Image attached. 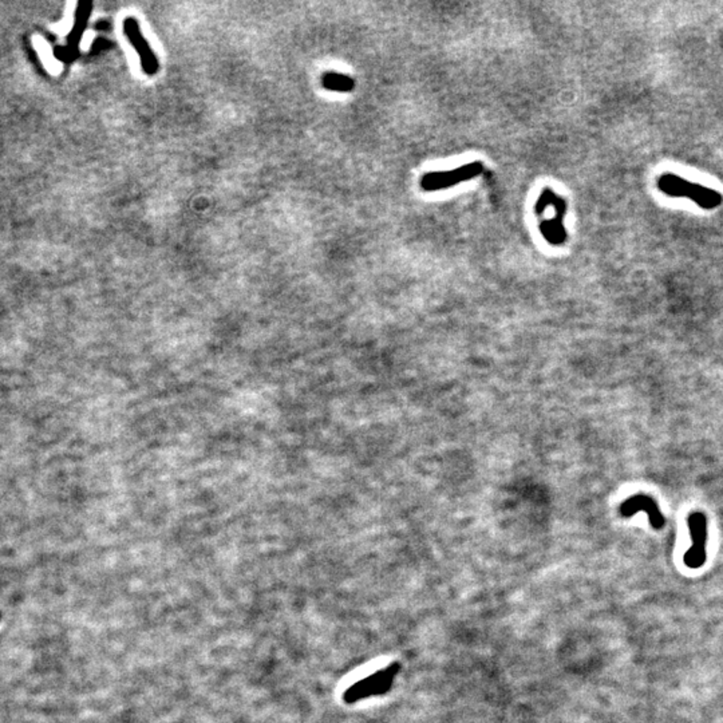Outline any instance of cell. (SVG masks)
<instances>
[{
	"instance_id": "obj_1",
	"label": "cell",
	"mask_w": 723,
	"mask_h": 723,
	"mask_svg": "<svg viewBox=\"0 0 723 723\" xmlns=\"http://www.w3.org/2000/svg\"><path fill=\"white\" fill-rule=\"evenodd\" d=\"M658 188L670 197H682L694 201L703 209H714L721 205L722 196L708 186L690 182L675 174H662L658 179Z\"/></svg>"
},
{
	"instance_id": "obj_2",
	"label": "cell",
	"mask_w": 723,
	"mask_h": 723,
	"mask_svg": "<svg viewBox=\"0 0 723 723\" xmlns=\"http://www.w3.org/2000/svg\"><path fill=\"white\" fill-rule=\"evenodd\" d=\"M401 671V665L398 662L390 663L388 667L376 671L374 674L355 682L343 693V700L347 705H354L359 700L388 694L392 689L394 681Z\"/></svg>"
},
{
	"instance_id": "obj_3",
	"label": "cell",
	"mask_w": 723,
	"mask_h": 723,
	"mask_svg": "<svg viewBox=\"0 0 723 723\" xmlns=\"http://www.w3.org/2000/svg\"><path fill=\"white\" fill-rule=\"evenodd\" d=\"M693 545L683 556V563L690 570H699L706 563L708 518L702 512H693L687 518Z\"/></svg>"
},
{
	"instance_id": "obj_4",
	"label": "cell",
	"mask_w": 723,
	"mask_h": 723,
	"mask_svg": "<svg viewBox=\"0 0 723 723\" xmlns=\"http://www.w3.org/2000/svg\"><path fill=\"white\" fill-rule=\"evenodd\" d=\"M484 172V165L478 161L457 167L449 172H431L422 177L421 186L426 192L447 189L454 185H459L462 181H469L480 176Z\"/></svg>"
},
{
	"instance_id": "obj_5",
	"label": "cell",
	"mask_w": 723,
	"mask_h": 723,
	"mask_svg": "<svg viewBox=\"0 0 723 723\" xmlns=\"http://www.w3.org/2000/svg\"><path fill=\"white\" fill-rule=\"evenodd\" d=\"M124 32H125L127 41L130 42V44L139 53V60H141V66H142L143 72H146L148 75L157 74L158 68H160L158 59H157V56L154 54L153 50L151 49L148 41L143 38L137 19L126 18L125 22H124Z\"/></svg>"
},
{
	"instance_id": "obj_6",
	"label": "cell",
	"mask_w": 723,
	"mask_h": 723,
	"mask_svg": "<svg viewBox=\"0 0 723 723\" xmlns=\"http://www.w3.org/2000/svg\"><path fill=\"white\" fill-rule=\"evenodd\" d=\"M638 512L647 513L650 524L654 529H662L666 524V518L660 512L656 501L650 496H646V494L632 496L628 500L625 501L620 506V513L623 517H632Z\"/></svg>"
},
{
	"instance_id": "obj_7",
	"label": "cell",
	"mask_w": 723,
	"mask_h": 723,
	"mask_svg": "<svg viewBox=\"0 0 723 723\" xmlns=\"http://www.w3.org/2000/svg\"><path fill=\"white\" fill-rule=\"evenodd\" d=\"M552 205L556 210V217L554 220L542 222L540 229H542V236L548 243H551L554 245H560L567 238V233L564 229V216H565L567 207H565V201L557 196Z\"/></svg>"
},
{
	"instance_id": "obj_8",
	"label": "cell",
	"mask_w": 723,
	"mask_h": 723,
	"mask_svg": "<svg viewBox=\"0 0 723 723\" xmlns=\"http://www.w3.org/2000/svg\"><path fill=\"white\" fill-rule=\"evenodd\" d=\"M321 84L328 90L340 91V93H347L354 89L352 78H350L348 75H343V74H336V72L324 74L321 78Z\"/></svg>"
}]
</instances>
